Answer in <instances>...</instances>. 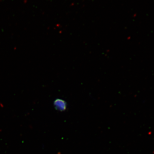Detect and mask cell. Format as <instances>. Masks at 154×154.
Segmentation results:
<instances>
[{"label":"cell","instance_id":"6da1fadb","mask_svg":"<svg viewBox=\"0 0 154 154\" xmlns=\"http://www.w3.org/2000/svg\"><path fill=\"white\" fill-rule=\"evenodd\" d=\"M54 107L59 111H63L66 110L67 105L65 101L61 99H57L54 103Z\"/></svg>","mask_w":154,"mask_h":154}]
</instances>
